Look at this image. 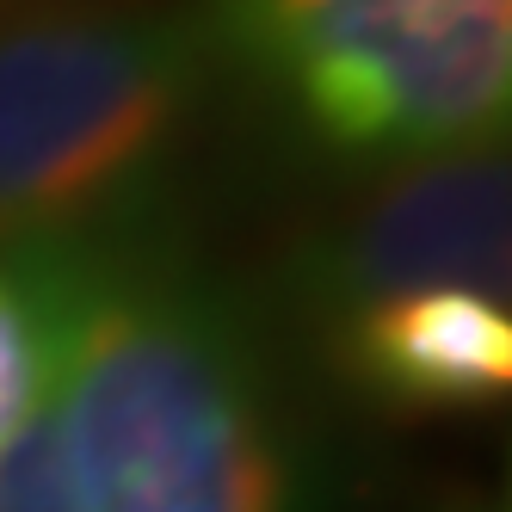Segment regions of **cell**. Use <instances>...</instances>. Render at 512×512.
Segmentation results:
<instances>
[{
    "label": "cell",
    "instance_id": "cell-1",
    "mask_svg": "<svg viewBox=\"0 0 512 512\" xmlns=\"http://www.w3.org/2000/svg\"><path fill=\"white\" fill-rule=\"evenodd\" d=\"M56 426L81 512H284L290 469L235 315L130 247L56 241Z\"/></svg>",
    "mask_w": 512,
    "mask_h": 512
},
{
    "label": "cell",
    "instance_id": "cell-2",
    "mask_svg": "<svg viewBox=\"0 0 512 512\" xmlns=\"http://www.w3.org/2000/svg\"><path fill=\"white\" fill-rule=\"evenodd\" d=\"M204 81L198 13L0 0V253L118 223L192 130Z\"/></svg>",
    "mask_w": 512,
    "mask_h": 512
},
{
    "label": "cell",
    "instance_id": "cell-3",
    "mask_svg": "<svg viewBox=\"0 0 512 512\" xmlns=\"http://www.w3.org/2000/svg\"><path fill=\"white\" fill-rule=\"evenodd\" d=\"M198 19L340 155L420 161L506 130L512 0H210Z\"/></svg>",
    "mask_w": 512,
    "mask_h": 512
},
{
    "label": "cell",
    "instance_id": "cell-4",
    "mask_svg": "<svg viewBox=\"0 0 512 512\" xmlns=\"http://www.w3.org/2000/svg\"><path fill=\"white\" fill-rule=\"evenodd\" d=\"M512 278V179L506 142H475L451 155H420L395 179L321 229L297 284L334 327L408 290H482L506 303Z\"/></svg>",
    "mask_w": 512,
    "mask_h": 512
},
{
    "label": "cell",
    "instance_id": "cell-5",
    "mask_svg": "<svg viewBox=\"0 0 512 512\" xmlns=\"http://www.w3.org/2000/svg\"><path fill=\"white\" fill-rule=\"evenodd\" d=\"M346 383L395 414H469L512 389V315L482 290H408L327 327Z\"/></svg>",
    "mask_w": 512,
    "mask_h": 512
},
{
    "label": "cell",
    "instance_id": "cell-6",
    "mask_svg": "<svg viewBox=\"0 0 512 512\" xmlns=\"http://www.w3.org/2000/svg\"><path fill=\"white\" fill-rule=\"evenodd\" d=\"M62 358V290L56 247L0 253V445L56 401Z\"/></svg>",
    "mask_w": 512,
    "mask_h": 512
},
{
    "label": "cell",
    "instance_id": "cell-7",
    "mask_svg": "<svg viewBox=\"0 0 512 512\" xmlns=\"http://www.w3.org/2000/svg\"><path fill=\"white\" fill-rule=\"evenodd\" d=\"M0 512H81L56 408H44L25 432L0 445Z\"/></svg>",
    "mask_w": 512,
    "mask_h": 512
}]
</instances>
